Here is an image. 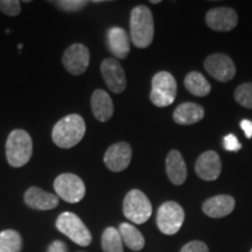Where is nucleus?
<instances>
[{"instance_id":"1","label":"nucleus","mask_w":252,"mask_h":252,"mask_svg":"<svg viewBox=\"0 0 252 252\" xmlns=\"http://www.w3.org/2000/svg\"><path fill=\"white\" fill-rule=\"evenodd\" d=\"M87 126L82 116L77 113L65 116L56 123L52 131V139L60 149H71L83 139Z\"/></svg>"},{"instance_id":"2","label":"nucleus","mask_w":252,"mask_h":252,"mask_svg":"<svg viewBox=\"0 0 252 252\" xmlns=\"http://www.w3.org/2000/svg\"><path fill=\"white\" fill-rule=\"evenodd\" d=\"M131 40L137 48H147L154 37V20L151 9L138 5L132 9L130 18Z\"/></svg>"},{"instance_id":"3","label":"nucleus","mask_w":252,"mask_h":252,"mask_svg":"<svg viewBox=\"0 0 252 252\" xmlns=\"http://www.w3.org/2000/svg\"><path fill=\"white\" fill-rule=\"evenodd\" d=\"M6 159L12 167L19 168L30 162L33 154V140L27 131L17 128L8 134L5 145Z\"/></svg>"},{"instance_id":"4","label":"nucleus","mask_w":252,"mask_h":252,"mask_svg":"<svg viewBox=\"0 0 252 252\" xmlns=\"http://www.w3.org/2000/svg\"><path fill=\"white\" fill-rule=\"evenodd\" d=\"M56 228L61 234L67 236L74 243L81 247H88L93 241L90 230L74 213H62L56 220Z\"/></svg>"},{"instance_id":"5","label":"nucleus","mask_w":252,"mask_h":252,"mask_svg":"<svg viewBox=\"0 0 252 252\" xmlns=\"http://www.w3.org/2000/svg\"><path fill=\"white\" fill-rule=\"evenodd\" d=\"M123 213L131 222L135 224H144L152 215V204L143 191L139 189H132L124 198Z\"/></svg>"},{"instance_id":"6","label":"nucleus","mask_w":252,"mask_h":252,"mask_svg":"<svg viewBox=\"0 0 252 252\" xmlns=\"http://www.w3.org/2000/svg\"><path fill=\"white\" fill-rule=\"evenodd\" d=\"M176 91L178 87L174 76L168 71H159L152 78L151 102L158 108H166L175 100Z\"/></svg>"},{"instance_id":"7","label":"nucleus","mask_w":252,"mask_h":252,"mask_svg":"<svg viewBox=\"0 0 252 252\" xmlns=\"http://www.w3.org/2000/svg\"><path fill=\"white\" fill-rule=\"evenodd\" d=\"M53 186L59 198H62L68 203H78L86 196V185L83 180L72 173L60 174Z\"/></svg>"},{"instance_id":"8","label":"nucleus","mask_w":252,"mask_h":252,"mask_svg":"<svg viewBox=\"0 0 252 252\" xmlns=\"http://www.w3.org/2000/svg\"><path fill=\"white\" fill-rule=\"evenodd\" d=\"M185 220V210L180 204L167 201L159 207L157 213V225L165 235H175Z\"/></svg>"},{"instance_id":"9","label":"nucleus","mask_w":252,"mask_h":252,"mask_svg":"<svg viewBox=\"0 0 252 252\" xmlns=\"http://www.w3.org/2000/svg\"><path fill=\"white\" fill-rule=\"evenodd\" d=\"M62 63L71 75L78 76L87 71L90 63V52L83 43H74L63 53Z\"/></svg>"},{"instance_id":"10","label":"nucleus","mask_w":252,"mask_h":252,"mask_svg":"<svg viewBox=\"0 0 252 252\" xmlns=\"http://www.w3.org/2000/svg\"><path fill=\"white\" fill-rule=\"evenodd\" d=\"M204 68L210 76L220 82H229L235 77V63L228 55L212 54L204 61Z\"/></svg>"},{"instance_id":"11","label":"nucleus","mask_w":252,"mask_h":252,"mask_svg":"<svg viewBox=\"0 0 252 252\" xmlns=\"http://www.w3.org/2000/svg\"><path fill=\"white\" fill-rule=\"evenodd\" d=\"M132 160V149L127 143L121 141L111 145L104 154V163L111 172H122L128 167Z\"/></svg>"},{"instance_id":"12","label":"nucleus","mask_w":252,"mask_h":252,"mask_svg":"<svg viewBox=\"0 0 252 252\" xmlns=\"http://www.w3.org/2000/svg\"><path fill=\"white\" fill-rule=\"evenodd\" d=\"M100 72L106 87L112 93L122 94L126 88V76L124 69L117 60L105 59L100 64Z\"/></svg>"},{"instance_id":"13","label":"nucleus","mask_w":252,"mask_h":252,"mask_svg":"<svg viewBox=\"0 0 252 252\" xmlns=\"http://www.w3.org/2000/svg\"><path fill=\"white\" fill-rule=\"evenodd\" d=\"M237 13L230 7H216L206 14L208 27L217 32H229L237 26Z\"/></svg>"},{"instance_id":"14","label":"nucleus","mask_w":252,"mask_h":252,"mask_svg":"<svg viewBox=\"0 0 252 252\" xmlns=\"http://www.w3.org/2000/svg\"><path fill=\"white\" fill-rule=\"evenodd\" d=\"M195 172L204 181H215L222 172V161L219 154L207 151L201 154L195 163Z\"/></svg>"},{"instance_id":"15","label":"nucleus","mask_w":252,"mask_h":252,"mask_svg":"<svg viewBox=\"0 0 252 252\" xmlns=\"http://www.w3.org/2000/svg\"><path fill=\"white\" fill-rule=\"evenodd\" d=\"M24 201L34 210H52L59 206L60 198L58 195L33 186L25 191Z\"/></svg>"},{"instance_id":"16","label":"nucleus","mask_w":252,"mask_h":252,"mask_svg":"<svg viewBox=\"0 0 252 252\" xmlns=\"http://www.w3.org/2000/svg\"><path fill=\"white\" fill-rule=\"evenodd\" d=\"M236 206L235 198L230 195H217L204 201L202 210L212 219H220L234 212Z\"/></svg>"},{"instance_id":"17","label":"nucleus","mask_w":252,"mask_h":252,"mask_svg":"<svg viewBox=\"0 0 252 252\" xmlns=\"http://www.w3.org/2000/svg\"><path fill=\"white\" fill-rule=\"evenodd\" d=\"M106 41L109 50L117 59H125L130 53V37L124 28L118 26L109 28Z\"/></svg>"},{"instance_id":"18","label":"nucleus","mask_w":252,"mask_h":252,"mask_svg":"<svg viewBox=\"0 0 252 252\" xmlns=\"http://www.w3.org/2000/svg\"><path fill=\"white\" fill-rule=\"evenodd\" d=\"M166 173L173 185L181 186L187 179V166L182 154L172 150L166 158Z\"/></svg>"},{"instance_id":"19","label":"nucleus","mask_w":252,"mask_h":252,"mask_svg":"<svg viewBox=\"0 0 252 252\" xmlns=\"http://www.w3.org/2000/svg\"><path fill=\"white\" fill-rule=\"evenodd\" d=\"M91 110L94 118L99 122H108L113 116V102L105 90L97 89L91 96Z\"/></svg>"},{"instance_id":"20","label":"nucleus","mask_w":252,"mask_h":252,"mask_svg":"<svg viewBox=\"0 0 252 252\" xmlns=\"http://www.w3.org/2000/svg\"><path fill=\"white\" fill-rule=\"evenodd\" d=\"M204 117V110L200 104L196 103H182L174 110L173 119L179 125H193Z\"/></svg>"},{"instance_id":"21","label":"nucleus","mask_w":252,"mask_h":252,"mask_svg":"<svg viewBox=\"0 0 252 252\" xmlns=\"http://www.w3.org/2000/svg\"><path fill=\"white\" fill-rule=\"evenodd\" d=\"M123 243L132 251H140L145 247V238L141 232L130 223H122L118 229Z\"/></svg>"},{"instance_id":"22","label":"nucleus","mask_w":252,"mask_h":252,"mask_svg":"<svg viewBox=\"0 0 252 252\" xmlns=\"http://www.w3.org/2000/svg\"><path fill=\"white\" fill-rule=\"evenodd\" d=\"M185 87L194 96L204 97L209 94L212 86L201 72L190 71L185 78Z\"/></svg>"},{"instance_id":"23","label":"nucleus","mask_w":252,"mask_h":252,"mask_svg":"<svg viewBox=\"0 0 252 252\" xmlns=\"http://www.w3.org/2000/svg\"><path fill=\"white\" fill-rule=\"evenodd\" d=\"M103 252H124L123 239L118 229L109 226L104 230L102 238H100Z\"/></svg>"},{"instance_id":"24","label":"nucleus","mask_w":252,"mask_h":252,"mask_svg":"<svg viewBox=\"0 0 252 252\" xmlns=\"http://www.w3.org/2000/svg\"><path fill=\"white\" fill-rule=\"evenodd\" d=\"M23 249V237L12 229L0 232V252H20Z\"/></svg>"},{"instance_id":"25","label":"nucleus","mask_w":252,"mask_h":252,"mask_svg":"<svg viewBox=\"0 0 252 252\" xmlns=\"http://www.w3.org/2000/svg\"><path fill=\"white\" fill-rule=\"evenodd\" d=\"M235 99L244 108L252 109V82L237 87L235 91Z\"/></svg>"},{"instance_id":"26","label":"nucleus","mask_w":252,"mask_h":252,"mask_svg":"<svg viewBox=\"0 0 252 252\" xmlns=\"http://www.w3.org/2000/svg\"><path fill=\"white\" fill-rule=\"evenodd\" d=\"M53 4L63 12L75 13V12H80L86 8L89 2L84 1V0H59V1H53Z\"/></svg>"},{"instance_id":"27","label":"nucleus","mask_w":252,"mask_h":252,"mask_svg":"<svg viewBox=\"0 0 252 252\" xmlns=\"http://www.w3.org/2000/svg\"><path fill=\"white\" fill-rule=\"evenodd\" d=\"M0 12L8 17H17L21 12L20 1L18 0H0Z\"/></svg>"},{"instance_id":"28","label":"nucleus","mask_w":252,"mask_h":252,"mask_svg":"<svg viewBox=\"0 0 252 252\" xmlns=\"http://www.w3.org/2000/svg\"><path fill=\"white\" fill-rule=\"evenodd\" d=\"M223 147L229 152H237L242 149V145L235 134H228L223 139Z\"/></svg>"},{"instance_id":"29","label":"nucleus","mask_w":252,"mask_h":252,"mask_svg":"<svg viewBox=\"0 0 252 252\" xmlns=\"http://www.w3.org/2000/svg\"><path fill=\"white\" fill-rule=\"evenodd\" d=\"M180 252H209L206 243L201 241H191L184 245Z\"/></svg>"},{"instance_id":"30","label":"nucleus","mask_w":252,"mask_h":252,"mask_svg":"<svg viewBox=\"0 0 252 252\" xmlns=\"http://www.w3.org/2000/svg\"><path fill=\"white\" fill-rule=\"evenodd\" d=\"M47 252H68V249L64 242L54 241L50 243Z\"/></svg>"},{"instance_id":"31","label":"nucleus","mask_w":252,"mask_h":252,"mask_svg":"<svg viewBox=\"0 0 252 252\" xmlns=\"http://www.w3.org/2000/svg\"><path fill=\"white\" fill-rule=\"evenodd\" d=\"M241 128L244 131L247 138L250 139L252 137V122L249 121V119H243V121L241 122Z\"/></svg>"},{"instance_id":"32","label":"nucleus","mask_w":252,"mask_h":252,"mask_svg":"<svg viewBox=\"0 0 252 252\" xmlns=\"http://www.w3.org/2000/svg\"><path fill=\"white\" fill-rule=\"evenodd\" d=\"M160 1H151V4H159Z\"/></svg>"},{"instance_id":"33","label":"nucleus","mask_w":252,"mask_h":252,"mask_svg":"<svg viewBox=\"0 0 252 252\" xmlns=\"http://www.w3.org/2000/svg\"><path fill=\"white\" fill-rule=\"evenodd\" d=\"M250 252H252V249H251V251H250Z\"/></svg>"}]
</instances>
